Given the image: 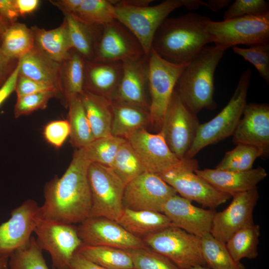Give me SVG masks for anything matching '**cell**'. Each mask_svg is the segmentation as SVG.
Masks as SVG:
<instances>
[{
	"label": "cell",
	"mask_w": 269,
	"mask_h": 269,
	"mask_svg": "<svg viewBox=\"0 0 269 269\" xmlns=\"http://www.w3.org/2000/svg\"><path fill=\"white\" fill-rule=\"evenodd\" d=\"M77 228L83 245L124 250L147 247L142 239L130 233L117 221L106 218L89 217Z\"/></svg>",
	"instance_id": "15"
},
{
	"label": "cell",
	"mask_w": 269,
	"mask_h": 269,
	"mask_svg": "<svg viewBox=\"0 0 269 269\" xmlns=\"http://www.w3.org/2000/svg\"><path fill=\"white\" fill-rule=\"evenodd\" d=\"M77 251L88 260L107 269H134L130 256L124 250L82 244Z\"/></svg>",
	"instance_id": "33"
},
{
	"label": "cell",
	"mask_w": 269,
	"mask_h": 269,
	"mask_svg": "<svg viewBox=\"0 0 269 269\" xmlns=\"http://www.w3.org/2000/svg\"><path fill=\"white\" fill-rule=\"evenodd\" d=\"M0 14L11 24L20 16L15 0H0Z\"/></svg>",
	"instance_id": "48"
},
{
	"label": "cell",
	"mask_w": 269,
	"mask_h": 269,
	"mask_svg": "<svg viewBox=\"0 0 269 269\" xmlns=\"http://www.w3.org/2000/svg\"><path fill=\"white\" fill-rule=\"evenodd\" d=\"M269 11V3L265 0H236L224 12L223 20Z\"/></svg>",
	"instance_id": "44"
},
{
	"label": "cell",
	"mask_w": 269,
	"mask_h": 269,
	"mask_svg": "<svg viewBox=\"0 0 269 269\" xmlns=\"http://www.w3.org/2000/svg\"><path fill=\"white\" fill-rule=\"evenodd\" d=\"M43 134L48 143L56 148H60L70 134L68 120H59L49 122L44 127Z\"/></svg>",
	"instance_id": "45"
},
{
	"label": "cell",
	"mask_w": 269,
	"mask_h": 269,
	"mask_svg": "<svg viewBox=\"0 0 269 269\" xmlns=\"http://www.w3.org/2000/svg\"><path fill=\"white\" fill-rule=\"evenodd\" d=\"M92 206L89 217H104L117 221L124 209L126 185L112 169L91 162L88 169Z\"/></svg>",
	"instance_id": "9"
},
{
	"label": "cell",
	"mask_w": 269,
	"mask_h": 269,
	"mask_svg": "<svg viewBox=\"0 0 269 269\" xmlns=\"http://www.w3.org/2000/svg\"><path fill=\"white\" fill-rule=\"evenodd\" d=\"M83 0H59L52 2L63 12L70 14H75L79 8Z\"/></svg>",
	"instance_id": "51"
},
{
	"label": "cell",
	"mask_w": 269,
	"mask_h": 269,
	"mask_svg": "<svg viewBox=\"0 0 269 269\" xmlns=\"http://www.w3.org/2000/svg\"><path fill=\"white\" fill-rule=\"evenodd\" d=\"M194 172L214 188L231 197L256 188L267 176L266 170L260 166L245 171L207 168L198 169Z\"/></svg>",
	"instance_id": "22"
},
{
	"label": "cell",
	"mask_w": 269,
	"mask_h": 269,
	"mask_svg": "<svg viewBox=\"0 0 269 269\" xmlns=\"http://www.w3.org/2000/svg\"><path fill=\"white\" fill-rule=\"evenodd\" d=\"M74 15L87 23L102 26L116 19L112 0H83Z\"/></svg>",
	"instance_id": "38"
},
{
	"label": "cell",
	"mask_w": 269,
	"mask_h": 269,
	"mask_svg": "<svg viewBox=\"0 0 269 269\" xmlns=\"http://www.w3.org/2000/svg\"><path fill=\"white\" fill-rule=\"evenodd\" d=\"M34 46L33 32L24 23L10 24L4 33L0 47L8 57L19 60Z\"/></svg>",
	"instance_id": "34"
},
{
	"label": "cell",
	"mask_w": 269,
	"mask_h": 269,
	"mask_svg": "<svg viewBox=\"0 0 269 269\" xmlns=\"http://www.w3.org/2000/svg\"><path fill=\"white\" fill-rule=\"evenodd\" d=\"M117 222L130 233L140 239L173 225L161 212L126 208Z\"/></svg>",
	"instance_id": "27"
},
{
	"label": "cell",
	"mask_w": 269,
	"mask_h": 269,
	"mask_svg": "<svg viewBox=\"0 0 269 269\" xmlns=\"http://www.w3.org/2000/svg\"><path fill=\"white\" fill-rule=\"evenodd\" d=\"M10 24L11 23L9 22L4 19L0 14V45L1 44L3 35Z\"/></svg>",
	"instance_id": "55"
},
{
	"label": "cell",
	"mask_w": 269,
	"mask_h": 269,
	"mask_svg": "<svg viewBox=\"0 0 269 269\" xmlns=\"http://www.w3.org/2000/svg\"><path fill=\"white\" fill-rule=\"evenodd\" d=\"M18 61L19 74L49 86L58 98L64 100L62 63L52 60L35 46Z\"/></svg>",
	"instance_id": "23"
},
{
	"label": "cell",
	"mask_w": 269,
	"mask_h": 269,
	"mask_svg": "<svg viewBox=\"0 0 269 269\" xmlns=\"http://www.w3.org/2000/svg\"><path fill=\"white\" fill-rule=\"evenodd\" d=\"M54 97L57 96L53 91H44L17 97L13 109L15 118L45 109L49 101Z\"/></svg>",
	"instance_id": "43"
},
{
	"label": "cell",
	"mask_w": 269,
	"mask_h": 269,
	"mask_svg": "<svg viewBox=\"0 0 269 269\" xmlns=\"http://www.w3.org/2000/svg\"><path fill=\"white\" fill-rule=\"evenodd\" d=\"M207 31L215 45L226 50L239 44L269 43V11L228 20H210Z\"/></svg>",
	"instance_id": "6"
},
{
	"label": "cell",
	"mask_w": 269,
	"mask_h": 269,
	"mask_svg": "<svg viewBox=\"0 0 269 269\" xmlns=\"http://www.w3.org/2000/svg\"><path fill=\"white\" fill-rule=\"evenodd\" d=\"M122 75V62L85 60L84 90L112 101Z\"/></svg>",
	"instance_id": "24"
},
{
	"label": "cell",
	"mask_w": 269,
	"mask_h": 269,
	"mask_svg": "<svg viewBox=\"0 0 269 269\" xmlns=\"http://www.w3.org/2000/svg\"><path fill=\"white\" fill-rule=\"evenodd\" d=\"M211 19L189 12L166 18L156 31L152 49L165 60L177 64L190 62L212 42L207 25Z\"/></svg>",
	"instance_id": "2"
},
{
	"label": "cell",
	"mask_w": 269,
	"mask_h": 269,
	"mask_svg": "<svg viewBox=\"0 0 269 269\" xmlns=\"http://www.w3.org/2000/svg\"><path fill=\"white\" fill-rule=\"evenodd\" d=\"M18 63V60L7 57L0 47V89L11 75Z\"/></svg>",
	"instance_id": "47"
},
{
	"label": "cell",
	"mask_w": 269,
	"mask_h": 269,
	"mask_svg": "<svg viewBox=\"0 0 269 269\" xmlns=\"http://www.w3.org/2000/svg\"><path fill=\"white\" fill-rule=\"evenodd\" d=\"M44 91H56L49 86L18 74L15 92L17 97Z\"/></svg>",
	"instance_id": "46"
},
{
	"label": "cell",
	"mask_w": 269,
	"mask_h": 269,
	"mask_svg": "<svg viewBox=\"0 0 269 269\" xmlns=\"http://www.w3.org/2000/svg\"><path fill=\"white\" fill-rule=\"evenodd\" d=\"M111 135L126 138L135 130L151 123L149 111L134 105L112 101Z\"/></svg>",
	"instance_id": "29"
},
{
	"label": "cell",
	"mask_w": 269,
	"mask_h": 269,
	"mask_svg": "<svg viewBox=\"0 0 269 269\" xmlns=\"http://www.w3.org/2000/svg\"><path fill=\"white\" fill-rule=\"evenodd\" d=\"M200 239L202 257L209 269H245L241 262L233 260L225 243L216 239L211 233Z\"/></svg>",
	"instance_id": "35"
},
{
	"label": "cell",
	"mask_w": 269,
	"mask_h": 269,
	"mask_svg": "<svg viewBox=\"0 0 269 269\" xmlns=\"http://www.w3.org/2000/svg\"><path fill=\"white\" fill-rule=\"evenodd\" d=\"M231 2V0H209L205 2V5L213 11H218L227 6Z\"/></svg>",
	"instance_id": "53"
},
{
	"label": "cell",
	"mask_w": 269,
	"mask_h": 269,
	"mask_svg": "<svg viewBox=\"0 0 269 269\" xmlns=\"http://www.w3.org/2000/svg\"><path fill=\"white\" fill-rule=\"evenodd\" d=\"M125 140L112 135L95 139L82 148L84 156L91 162L110 167L119 147Z\"/></svg>",
	"instance_id": "40"
},
{
	"label": "cell",
	"mask_w": 269,
	"mask_h": 269,
	"mask_svg": "<svg viewBox=\"0 0 269 269\" xmlns=\"http://www.w3.org/2000/svg\"><path fill=\"white\" fill-rule=\"evenodd\" d=\"M134 269H180L164 256L148 247L125 250Z\"/></svg>",
	"instance_id": "41"
},
{
	"label": "cell",
	"mask_w": 269,
	"mask_h": 269,
	"mask_svg": "<svg viewBox=\"0 0 269 269\" xmlns=\"http://www.w3.org/2000/svg\"><path fill=\"white\" fill-rule=\"evenodd\" d=\"M232 197L226 208L215 212L210 231L214 237L224 243L238 230L254 223L253 212L259 199V193L256 187Z\"/></svg>",
	"instance_id": "18"
},
{
	"label": "cell",
	"mask_w": 269,
	"mask_h": 269,
	"mask_svg": "<svg viewBox=\"0 0 269 269\" xmlns=\"http://www.w3.org/2000/svg\"><path fill=\"white\" fill-rule=\"evenodd\" d=\"M30 28L35 47L58 62L62 63L68 58L73 47L65 19L59 26L53 29L46 30L36 26Z\"/></svg>",
	"instance_id": "25"
},
{
	"label": "cell",
	"mask_w": 269,
	"mask_h": 269,
	"mask_svg": "<svg viewBox=\"0 0 269 269\" xmlns=\"http://www.w3.org/2000/svg\"><path fill=\"white\" fill-rule=\"evenodd\" d=\"M233 51L252 63L261 77L269 83V43L251 46L248 48L233 47Z\"/></svg>",
	"instance_id": "42"
},
{
	"label": "cell",
	"mask_w": 269,
	"mask_h": 269,
	"mask_svg": "<svg viewBox=\"0 0 269 269\" xmlns=\"http://www.w3.org/2000/svg\"><path fill=\"white\" fill-rule=\"evenodd\" d=\"M260 234V226L253 223L239 229L230 237L225 244L235 262L240 263L244 259H255L258 256Z\"/></svg>",
	"instance_id": "30"
},
{
	"label": "cell",
	"mask_w": 269,
	"mask_h": 269,
	"mask_svg": "<svg viewBox=\"0 0 269 269\" xmlns=\"http://www.w3.org/2000/svg\"><path fill=\"white\" fill-rule=\"evenodd\" d=\"M187 64L167 61L152 48L148 55L149 112L151 123L159 130L177 82Z\"/></svg>",
	"instance_id": "10"
},
{
	"label": "cell",
	"mask_w": 269,
	"mask_h": 269,
	"mask_svg": "<svg viewBox=\"0 0 269 269\" xmlns=\"http://www.w3.org/2000/svg\"><path fill=\"white\" fill-rule=\"evenodd\" d=\"M19 70V64L18 61V65L11 75L0 89V106L11 93L15 91Z\"/></svg>",
	"instance_id": "49"
},
{
	"label": "cell",
	"mask_w": 269,
	"mask_h": 269,
	"mask_svg": "<svg viewBox=\"0 0 269 269\" xmlns=\"http://www.w3.org/2000/svg\"><path fill=\"white\" fill-rule=\"evenodd\" d=\"M242 115L232 135L233 143L259 147L268 153L269 105L255 103L247 104Z\"/></svg>",
	"instance_id": "21"
},
{
	"label": "cell",
	"mask_w": 269,
	"mask_h": 269,
	"mask_svg": "<svg viewBox=\"0 0 269 269\" xmlns=\"http://www.w3.org/2000/svg\"><path fill=\"white\" fill-rule=\"evenodd\" d=\"M177 194L176 191L158 175L145 171L126 185L123 198V206L133 210L162 213L166 201Z\"/></svg>",
	"instance_id": "14"
},
{
	"label": "cell",
	"mask_w": 269,
	"mask_h": 269,
	"mask_svg": "<svg viewBox=\"0 0 269 269\" xmlns=\"http://www.w3.org/2000/svg\"><path fill=\"white\" fill-rule=\"evenodd\" d=\"M67 107L70 143L77 149L85 148L95 137L80 96L70 100Z\"/></svg>",
	"instance_id": "32"
},
{
	"label": "cell",
	"mask_w": 269,
	"mask_h": 269,
	"mask_svg": "<svg viewBox=\"0 0 269 269\" xmlns=\"http://www.w3.org/2000/svg\"><path fill=\"white\" fill-rule=\"evenodd\" d=\"M110 167L126 185L133 179L146 171L126 139L119 147Z\"/></svg>",
	"instance_id": "37"
},
{
	"label": "cell",
	"mask_w": 269,
	"mask_h": 269,
	"mask_svg": "<svg viewBox=\"0 0 269 269\" xmlns=\"http://www.w3.org/2000/svg\"><path fill=\"white\" fill-rule=\"evenodd\" d=\"M91 162L82 148L77 149L62 176L46 183L44 203L40 206L42 218L74 225L89 217L92 198L88 169Z\"/></svg>",
	"instance_id": "1"
},
{
	"label": "cell",
	"mask_w": 269,
	"mask_h": 269,
	"mask_svg": "<svg viewBox=\"0 0 269 269\" xmlns=\"http://www.w3.org/2000/svg\"><path fill=\"white\" fill-rule=\"evenodd\" d=\"M252 74L250 69L244 71L226 106L210 121L199 125L193 143L184 158H193L206 146L233 135L247 104Z\"/></svg>",
	"instance_id": "5"
},
{
	"label": "cell",
	"mask_w": 269,
	"mask_h": 269,
	"mask_svg": "<svg viewBox=\"0 0 269 269\" xmlns=\"http://www.w3.org/2000/svg\"><path fill=\"white\" fill-rule=\"evenodd\" d=\"M144 55L143 49L134 35L116 19L103 26L93 60L123 62Z\"/></svg>",
	"instance_id": "16"
},
{
	"label": "cell",
	"mask_w": 269,
	"mask_h": 269,
	"mask_svg": "<svg viewBox=\"0 0 269 269\" xmlns=\"http://www.w3.org/2000/svg\"><path fill=\"white\" fill-rule=\"evenodd\" d=\"M68 269H107L88 260L77 251L74 254Z\"/></svg>",
	"instance_id": "50"
},
{
	"label": "cell",
	"mask_w": 269,
	"mask_h": 269,
	"mask_svg": "<svg viewBox=\"0 0 269 269\" xmlns=\"http://www.w3.org/2000/svg\"><path fill=\"white\" fill-rule=\"evenodd\" d=\"M190 269H209L208 268L206 267L205 266H198Z\"/></svg>",
	"instance_id": "57"
},
{
	"label": "cell",
	"mask_w": 269,
	"mask_h": 269,
	"mask_svg": "<svg viewBox=\"0 0 269 269\" xmlns=\"http://www.w3.org/2000/svg\"><path fill=\"white\" fill-rule=\"evenodd\" d=\"M142 239L147 247L165 257L180 269L206 266L200 238L173 225Z\"/></svg>",
	"instance_id": "8"
},
{
	"label": "cell",
	"mask_w": 269,
	"mask_h": 269,
	"mask_svg": "<svg viewBox=\"0 0 269 269\" xmlns=\"http://www.w3.org/2000/svg\"><path fill=\"white\" fill-rule=\"evenodd\" d=\"M227 152L216 169L231 171H245L252 169L257 158L268 153L262 148L246 144H238Z\"/></svg>",
	"instance_id": "36"
},
{
	"label": "cell",
	"mask_w": 269,
	"mask_h": 269,
	"mask_svg": "<svg viewBox=\"0 0 269 269\" xmlns=\"http://www.w3.org/2000/svg\"><path fill=\"white\" fill-rule=\"evenodd\" d=\"M80 98L95 139L111 135L112 101L85 90Z\"/></svg>",
	"instance_id": "28"
},
{
	"label": "cell",
	"mask_w": 269,
	"mask_h": 269,
	"mask_svg": "<svg viewBox=\"0 0 269 269\" xmlns=\"http://www.w3.org/2000/svg\"><path fill=\"white\" fill-rule=\"evenodd\" d=\"M8 259H0V269H9L8 268Z\"/></svg>",
	"instance_id": "56"
},
{
	"label": "cell",
	"mask_w": 269,
	"mask_h": 269,
	"mask_svg": "<svg viewBox=\"0 0 269 269\" xmlns=\"http://www.w3.org/2000/svg\"><path fill=\"white\" fill-rule=\"evenodd\" d=\"M43 251L32 236L26 245L10 256L9 269H50L44 258Z\"/></svg>",
	"instance_id": "39"
},
{
	"label": "cell",
	"mask_w": 269,
	"mask_h": 269,
	"mask_svg": "<svg viewBox=\"0 0 269 269\" xmlns=\"http://www.w3.org/2000/svg\"><path fill=\"white\" fill-rule=\"evenodd\" d=\"M34 233L38 244L49 253L57 269H68L74 254L83 244L74 224L40 217Z\"/></svg>",
	"instance_id": "11"
},
{
	"label": "cell",
	"mask_w": 269,
	"mask_h": 269,
	"mask_svg": "<svg viewBox=\"0 0 269 269\" xmlns=\"http://www.w3.org/2000/svg\"><path fill=\"white\" fill-rule=\"evenodd\" d=\"M19 15L24 16L34 12L39 6V0H15Z\"/></svg>",
	"instance_id": "52"
},
{
	"label": "cell",
	"mask_w": 269,
	"mask_h": 269,
	"mask_svg": "<svg viewBox=\"0 0 269 269\" xmlns=\"http://www.w3.org/2000/svg\"><path fill=\"white\" fill-rule=\"evenodd\" d=\"M113 2L116 19L134 35L147 56L156 31L170 13L179 7L193 10L205 4L200 0H166L152 6L134 7L120 3L118 0Z\"/></svg>",
	"instance_id": "4"
},
{
	"label": "cell",
	"mask_w": 269,
	"mask_h": 269,
	"mask_svg": "<svg viewBox=\"0 0 269 269\" xmlns=\"http://www.w3.org/2000/svg\"><path fill=\"white\" fill-rule=\"evenodd\" d=\"M139 157L146 171L160 174L176 168L194 172L199 165L195 159H179L169 149L162 134L149 133L139 128L126 138Z\"/></svg>",
	"instance_id": "7"
},
{
	"label": "cell",
	"mask_w": 269,
	"mask_h": 269,
	"mask_svg": "<svg viewBox=\"0 0 269 269\" xmlns=\"http://www.w3.org/2000/svg\"><path fill=\"white\" fill-rule=\"evenodd\" d=\"M85 60L74 50H71L68 58L62 63V84L66 107L70 100L80 96L84 92Z\"/></svg>",
	"instance_id": "31"
},
{
	"label": "cell",
	"mask_w": 269,
	"mask_h": 269,
	"mask_svg": "<svg viewBox=\"0 0 269 269\" xmlns=\"http://www.w3.org/2000/svg\"><path fill=\"white\" fill-rule=\"evenodd\" d=\"M122 63V79L112 101L149 111L148 56L144 55Z\"/></svg>",
	"instance_id": "19"
},
{
	"label": "cell",
	"mask_w": 269,
	"mask_h": 269,
	"mask_svg": "<svg viewBox=\"0 0 269 269\" xmlns=\"http://www.w3.org/2000/svg\"><path fill=\"white\" fill-rule=\"evenodd\" d=\"M73 49L85 60H93L103 26L83 22L73 14L63 13Z\"/></svg>",
	"instance_id": "26"
},
{
	"label": "cell",
	"mask_w": 269,
	"mask_h": 269,
	"mask_svg": "<svg viewBox=\"0 0 269 269\" xmlns=\"http://www.w3.org/2000/svg\"><path fill=\"white\" fill-rule=\"evenodd\" d=\"M119 2L124 5L134 7H142L148 6L153 1L151 0H118Z\"/></svg>",
	"instance_id": "54"
},
{
	"label": "cell",
	"mask_w": 269,
	"mask_h": 269,
	"mask_svg": "<svg viewBox=\"0 0 269 269\" xmlns=\"http://www.w3.org/2000/svg\"><path fill=\"white\" fill-rule=\"evenodd\" d=\"M40 217V206L31 199L11 211L9 219L0 225V259H9L29 242Z\"/></svg>",
	"instance_id": "13"
},
{
	"label": "cell",
	"mask_w": 269,
	"mask_h": 269,
	"mask_svg": "<svg viewBox=\"0 0 269 269\" xmlns=\"http://www.w3.org/2000/svg\"><path fill=\"white\" fill-rule=\"evenodd\" d=\"M200 124L197 115L186 107L174 90L159 132L170 150L178 158H185Z\"/></svg>",
	"instance_id": "12"
},
{
	"label": "cell",
	"mask_w": 269,
	"mask_h": 269,
	"mask_svg": "<svg viewBox=\"0 0 269 269\" xmlns=\"http://www.w3.org/2000/svg\"><path fill=\"white\" fill-rule=\"evenodd\" d=\"M225 50L216 46L204 47L189 62L180 75L175 91L186 107L197 114L203 109L214 110V74Z\"/></svg>",
	"instance_id": "3"
},
{
	"label": "cell",
	"mask_w": 269,
	"mask_h": 269,
	"mask_svg": "<svg viewBox=\"0 0 269 269\" xmlns=\"http://www.w3.org/2000/svg\"><path fill=\"white\" fill-rule=\"evenodd\" d=\"M158 175L182 197L214 209L231 197L223 193L197 175L194 171L176 168Z\"/></svg>",
	"instance_id": "17"
},
{
	"label": "cell",
	"mask_w": 269,
	"mask_h": 269,
	"mask_svg": "<svg viewBox=\"0 0 269 269\" xmlns=\"http://www.w3.org/2000/svg\"><path fill=\"white\" fill-rule=\"evenodd\" d=\"M215 212L197 207L178 194L166 201L162 210L174 226L199 238L210 233Z\"/></svg>",
	"instance_id": "20"
}]
</instances>
